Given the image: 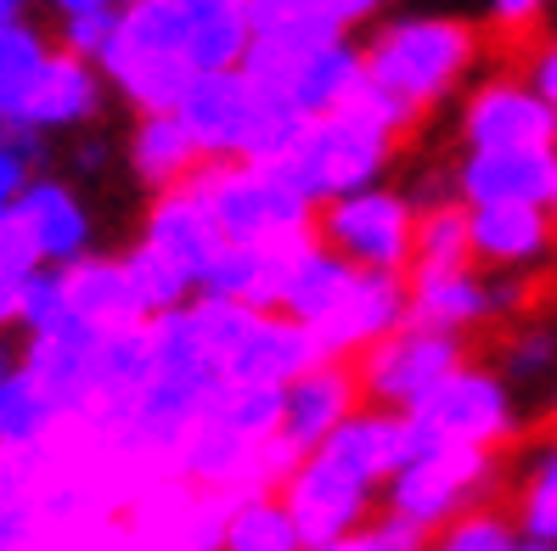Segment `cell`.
<instances>
[{
  "label": "cell",
  "instance_id": "obj_1",
  "mask_svg": "<svg viewBox=\"0 0 557 551\" xmlns=\"http://www.w3.org/2000/svg\"><path fill=\"white\" fill-rule=\"evenodd\" d=\"M186 40H191V0H136V7H119V28L102 62H96V74L141 118H175L191 79H198L186 62Z\"/></svg>",
  "mask_w": 557,
  "mask_h": 551
},
{
  "label": "cell",
  "instance_id": "obj_2",
  "mask_svg": "<svg viewBox=\"0 0 557 551\" xmlns=\"http://www.w3.org/2000/svg\"><path fill=\"white\" fill-rule=\"evenodd\" d=\"M473 51L479 35L462 17H400L383 23L360 46V68H367V85L377 96H388L406 118H417L473 68Z\"/></svg>",
  "mask_w": 557,
  "mask_h": 551
},
{
  "label": "cell",
  "instance_id": "obj_3",
  "mask_svg": "<svg viewBox=\"0 0 557 551\" xmlns=\"http://www.w3.org/2000/svg\"><path fill=\"white\" fill-rule=\"evenodd\" d=\"M395 141H400L395 129L367 118V113H333V118L305 124L299 141H293L265 175L282 180L299 203L326 209V203L355 198V191H372L377 175L388 170Z\"/></svg>",
  "mask_w": 557,
  "mask_h": 551
},
{
  "label": "cell",
  "instance_id": "obj_4",
  "mask_svg": "<svg viewBox=\"0 0 557 551\" xmlns=\"http://www.w3.org/2000/svg\"><path fill=\"white\" fill-rule=\"evenodd\" d=\"M360 17H372L367 0H248L253 40L237 74L248 79L259 102L287 108V90L299 79V68L315 51L349 40V28Z\"/></svg>",
  "mask_w": 557,
  "mask_h": 551
},
{
  "label": "cell",
  "instance_id": "obj_5",
  "mask_svg": "<svg viewBox=\"0 0 557 551\" xmlns=\"http://www.w3.org/2000/svg\"><path fill=\"white\" fill-rule=\"evenodd\" d=\"M490 478H496V456L445 444L429 423L406 416V462L383 484V512H400V517H411V524H422L434 535V529L450 524V517L479 506Z\"/></svg>",
  "mask_w": 557,
  "mask_h": 551
},
{
  "label": "cell",
  "instance_id": "obj_6",
  "mask_svg": "<svg viewBox=\"0 0 557 551\" xmlns=\"http://www.w3.org/2000/svg\"><path fill=\"white\" fill-rule=\"evenodd\" d=\"M214 220L225 242L243 248H276V242H305L315 237V209L299 203L282 180H271L253 164H203L186 180Z\"/></svg>",
  "mask_w": 557,
  "mask_h": 551
},
{
  "label": "cell",
  "instance_id": "obj_7",
  "mask_svg": "<svg viewBox=\"0 0 557 551\" xmlns=\"http://www.w3.org/2000/svg\"><path fill=\"white\" fill-rule=\"evenodd\" d=\"M411 231H417V209H411V198H400L388 186L355 191V198L326 203L315 214V242L326 253H338L344 265L372 271V276L411 271Z\"/></svg>",
  "mask_w": 557,
  "mask_h": 551
},
{
  "label": "cell",
  "instance_id": "obj_8",
  "mask_svg": "<svg viewBox=\"0 0 557 551\" xmlns=\"http://www.w3.org/2000/svg\"><path fill=\"white\" fill-rule=\"evenodd\" d=\"M462 366H468V343L462 338L400 327V333H388L383 343H372L367 354H360L355 377H360V400L367 405L411 416L445 377H456Z\"/></svg>",
  "mask_w": 557,
  "mask_h": 551
},
{
  "label": "cell",
  "instance_id": "obj_9",
  "mask_svg": "<svg viewBox=\"0 0 557 551\" xmlns=\"http://www.w3.org/2000/svg\"><path fill=\"white\" fill-rule=\"evenodd\" d=\"M411 416L429 423L445 444L484 450V456H496V444H507L518 434V411H512V395H507V377L484 372L473 361L456 377H445Z\"/></svg>",
  "mask_w": 557,
  "mask_h": 551
},
{
  "label": "cell",
  "instance_id": "obj_10",
  "mask_svg": "<svg viewBox=\"0 0 557 551\" xmlns=\"http://www.w3.org/2000/svg\"><path fill=\"white\" fill-rule=\"evenodd\" d=\"M468 152H557V113L523 79H490L462 113Z\"/></svg>",
  "mask_w": 557,
  "mask_h": 551
},
{
  "label": "cell",
  "instance_id": "obj_11",
  "mask_svg": "<svg viewBox=\"0 0 557 551\" xmlns=\"http://www.w3.org/2000/svg\"><path fill=\"white\" fill-rule=\"evenodd\" d=\"M276 496H282V506L293 517V529H299L305 551H321V546L355 535L360 517H367V506H372V490H360L355 478H344L338 467H326L321 456H310Z\"/></svg>",
  "mask_w": 557,
  "mask_h": 551
},
{
  "label": "cell",
  "instance_id": "obj_12",
  "mask_svg": "<svg viewBox=\"0 0 557 551\" xmlns=\"http://www.w3.org/2000/svg\"><path fill=\"white\" fill-rule=\"evenodd\" d=\"M557 152H468L456 170L462 209H552Z\"/></svg>",
  "mask_w": 557,
  "mask_h": 551
},
{
  "label": "cell",
  "instance_id": "obj_13",
  "mask_svg": "<svg viewBox=\"0 0 557 551\" xmlns=\"http://www.w3.org/2000/svg\"><path fill=\"white\" fill-rule=\"evenodd\" d=\"M400 327H406V276L355 271L344 304L315 327V343L326 361H349V354H367L372 343H383Z\"/></svg>",
  "mask_w": 557,
  "mask_h": 551
},
{
  "label": "cell",
  "instance_id": "obj_14",
  "mask_svg": "<svg viewBox=\"0 0 557 551\" xmlns=\"http://www.w3.org/2000/svg\"><path fill=\"white\" fill-rule=\"evenodd\" d=\"M360 405H367V400H360L355 366H349V361H326V366L305 372L299 383L287 388V411H282V434H276V439H282L299 462H310L315 450H321V439L333 434L338 423H349Z\"/></svg>",
  "mask_w": 557,
  "mask_h": 551
},
{
  "label": "cell",
  "instance_id": "obj_15",
  "mask_svg": "<svg viewBox=\"0 0 557 551\" xmlns=\"http://www.w3.org/2000/svg\"><path fill=\"white\" fill-rule=\"evenodd\" d=\"M518 304V293L502 281H484L479 271H450V276H406V327L422 333H450L462 338L468 327L490 321L496 310Z\"/></svg>",
  "mask_w": 557,
  "mask_h": 551
},
{
  "label": "cell",
  "instance_id": "obj_16",
  "mask_svg": "<svg viewBox=\"0 0 557 551\" xmlns=\"http://www.w3.org/2000/svg\"><path fill=\"white\" fill-rule=\"evenodd\" d=\"M315 456L326 467H338L344 478H355L360 490H377V484H388L400 473V462H406V416L360 405L349 423H338L333 434L321 439Z\"/></svg>",
  "mask_w": 557,
  "mask_h": 551
},
{
  "label": "cell",
  "instance_id": "obj_17",
  "mask_svg": "<svg viewBox=\"0 0 557 551\" xmlns=\"http://www.w3.org/2000/svg\"><path fill=\"white\" fill-rule=\"evenodd\" d=\"M326 366V354L310 327L287 315H259L243 349L225 361V383H248V388H293L305 372Z\"/></svg>",
  "mask_w": 557,
  "mask_h": 551
},
{
  "label": "cell",
  "instance_id": "obj_18",
  "mask_svg": "<svg viewBox=\"0 0 557 551\" xmlns=\"http://www.w3.org/2000/svg\"><path fill=\"white\" fill-rule=\"evenodd\" d=\"M12 220L28 237L40 265L69 271V265H79V259H90V214L79 209V198L62 180H28Z\"/></svg>",
  "mask_w": 557,
  "mask_h": 551
},
{
  "label": "cell",
  "instance_id": "obj_19",
  "mask_svg": "<svg viewBox=\"0 0 557 551\" xmlns=\"http://www.w3.org/2000/svg\"><path fill=\"white\" fill-rule=\"evenodd\" d=\"M152 253H163L170 265L191 281V293H198V281H203V271L214 265V253L225 248V237L214 231V220H209V209L191 198V186H181V191H163V198L152 203V214H147V237H141Z\"/></svg>",
  "mask_w": 557,
  "mask_h": 551
},
{
  "label": "cell",
  "instance_id": "obj_20",
  "mask_svg": "<svg viewBox=\"0 0 557 551\" xmlns=\"http://www.w3.org/2000/svg\"><path fill=\"white\" fill-rule=\"evenodd\" d=\"M102 108V74L90 62L69 57V51H51L46 68L28 90V108H23V136H46V129H74L85 118H96Z\"/></svg>",
  "mask_w": 557,
  "mask_h": 551
},
{
  "label": "cell",
  "instance_id": "obj_21",
  "mask_svg": "<svg viewBox=\"0 0 557 551\" xmlns=\"http://www.w3.org/2000/svg\"><path fill=\"white\" fill-rule=\"evenodd\" d=\"M62 287H69V310L85 321V327L96 333H136L147 327V310L136 299V287H129V271H124V259H102V253H90L79 259V265L62 271Z\"/></svg>",
  "mask_w": 557,
  "mask_h": 551
},
{
  "label": "cell",
  "instance_id": "obj_22",
  "mask_svg": "<svg viewBox=\"0 0 557 551\" xmlns=\"http://www.w3.org/2000/svg\"><path fill=\"white\" fill-rule=\"evenodd\" d=\"M473 265L523 271L552 248V209H468Z\"/></svg>",
  "mask_w": 557,
  "mask_h": 551
},
{
  "label": "cell",
  "instance_id": "obj_23",
  "mask_svg": "<svg viewBox=\"0 0 557 551\" xmlns=\"http://www.w3.org/2000/svg\"><path fill=\"white\" fill-rule=\"evenodd\" d=\"M253 40L248 23V0H191V40H186V62L191 74H237Z\"/></svg>",
  "mask_w": 557,
  "mask_h": 551
},
{
  "label": "cell",
  "instance_id": "obj_24",
  "mask_svg": "<svg viewBox=\"0 0 557 551\" xmlns=\"http://www.w3.org/2000/svg\"><path fill=\"white\" fill-rule=\"evenodd\" d=\"M360 79H367V68H360V46L338 40V46L315 51L299 68V79H293V90H287V108L299 113L305 124L333 118V113L349 108V96L360 90Z\"/></svg>",
  "mask_w": 557,
  "mask_h": 551
},
{
  "label": "cell",
  "instance_id": "obj_25",
  "mask_svg": "<svg viewBox=\"0 0 557 551\" xmlns=\"http://www.w3.org/2000/svg\"><path fill=\"white\" fill-rule=\"evenodd\" d=\"M129 170H136L141 186H152L163 198V191H181L198 175L203 158L175 118H136V129H129Z\"/></svg>",
  "mask_w": 557,
  "mask_h": 551
},
{
  "label": "cell",
  "instance_id": "obj_26",
  "mask_svg": "<svg viewBox=\"0 0 557 551\" xmlns=\"http://www.w3.org/2000/svg\"><path fill=\"white\" fill-rule=\"evenodd\" d=\"M349 281H355V265H344L338 253H326L321 242H310L305 259L293 265V281H287V293H282V315L315 333L321 321L344 304Z\"/></svg>",
  "mask_w": 557,
  "mask_h": 551
},
{
  "label": "cell",
  "instance_id": "obj_27",
  "mask_svg": "<svg viewBox=\"0 0 557 551\" xmlns=\"http://www.w3.org/2000/svg\"><path fill=\"white\" fill-rule=\"evenodd\" d=\"M450 271H473V248H468V209L462 203H434L417 209V231H411V271L406 276H450Z\"/></svg>",
  "mask_w": 557,
  "mask_h": 551
},
{
  "label": "cell",
  "instance_id": "obj_28",
  "mask_svg": "<svg viewBox=\"0 0 557 551\" xmlns=\"http://www.w3.org/2000/svg\"><path fill=\"white\" fill-rule=\"evenodd\" d=\"M220 551H305V540L293 529L282 496H248V501H232Z\"/></svg>",
  "mask_w": 557,
  "mask_h": 551
},
{
  "label": "cell",
  "instance_id": "obj_29",
  "mask_svg": "<svg viewBox=\"0 0 557 551\" xmlns=\"http://www.w3.org/2000/svg\"><path fill=\"white\" fill-rule=\"evenodd\" d=\"M282 411H287V388H248V383H225L209 405L214 423L248 444H271L282 434Z\"/></svg>",
  "mask_w": 557,
  "mask_h": 551
},
{
  "label": "cell",
  "instance_id": "obj_30",
  "mask_svg": "<svg viewBox=\"0 0 557 551\" xmlns=\"http://www.w3.org/2000/svg\"><path fill=\"white\" fill-rule=\"evenodd\" d=\"M124 271H129V287H136V299H141V310H147V321H158V315H175V310H186L191 299V281L170 265L163 253H152L147 242H136L124 253Z\"/></svg>",
  "mask_w": 557,
  "mask_h": 551
},
{
  "label": "cell",
  "instance_id": "obj_31",
  "mask_svg": "<svg viewBox=\"0 0 557 551\" xmlns=\"http://www.w3.org/2000/svg\"><path fill=\"white\" fill-rule=\"evenodd\" d=\"M57 28H62V51L79 62H102L113 28H119V7L108 0H62L57 7Z\"/></svg>",
  "mask_w": 557,
  "mask_h": 551
},
{
  "label": "cell",
  "instance_id": "obj_32",
  "mask_svg": "<svg viewBox=\"0 0 557 551\" xmlns=\"http://www.w3.org/2000/svg\"><path fill=\"white\" fill-rule=\"evenodd\" d=\"M74 321L69 310V287H62V271L40 265L35 276L23 281V293H17V327H28V338H51L62 333Z\"/></svg>",
  "mask_w": 557,
  "mask_h": 551
},
{
  "label": "cell",
  "instance_id": "obj_33",
  "mask_svg": "<svg viewBox=\"0 0 557 551\" xmlns=\"http://www.w3.org/2000/svg\"><path fill=\"white\" fill-rule=\"evenodd\" d=\"M429 551H518V529L507 524L502 512L473 506L462 517H450L445 529H434V546Z\"/></svg>",
  "mask_w": 557,
  "mask_h": 551
},
{
  "label": "cell",
  "instance_id": "obj_34",
  "mask_svg": "<svg viewBox=\"0 0 557 551\" xmlns=\"http://www.w3.org/2000/svg\"><path fill=\"white\" fill-rule=\"evenodd\" d=\"M518 517H523V540H546V546H557V444L535 462L530 484H523Z\"/></svg>",
  "mask_w": 557,
  "mask_h": 551
},
{
  "label": "cell",
  "instance_id": "obj_35",
  "mask_svg": "<svg viewBox=\"0 0 557 551\" xmlns=\"http://www.w3.org/2000/svg\"><path fill=\"white\" fill-rule=\"evenodd\" d=\"M40 271L35 248H28V237L17 231V220L7 214L0 220V287H12V293H23V281Z\"/></svg>",
  "mask_w": 557,
  "mask_h": 551
},
{
  "label": "cell",
  "instance_id": "obj_36",
  "mask_svg": "<svg viewBox=\"0 0 557 551\" xmlns=\"http://www.w3.org/2000/svg\"><path fill=\"white\" fill-rule=\"evenodd\" d=\"M367 540L377 551H429L434 546V535L422 529V524H411V517H400V512H377L372 524H367Z\"/></svg>",
  "mask_w": 557,
  "mask_h": 551
},
{
  "label": "cell",
  "instance_id": "obj_37",
  "mask_svg": "<svg viewBox=\"0 0 557 551\" xmlns=\"http://www.w3.org/2000/svg\"><path fill=\"white\" fill-rule=\"evenodd\" d=\"M557 361V338L552 333H523L507 343V377H535Z\"/></svg>",
  "mask_w": 557,
  "mask_h": 551
},
{
  "label": "cell",
  "instance_id": "obj_38",
  "mask_svg": "<svg viewBox=\"0 0 557 551\" xmlns=\"http://www.w3.org/2000/svg\"><path fill=\"white\" fill-rule=\"evenodd\" d=\"M28 158H35L28 147L0 141V220H7V214L17 209V198L28 191V180H35V175H28Z\"/></svg>",
  "mask_w": 557,
  "mask_h": 551
},
{
  "label": "cell",
  "instance_id": "obj_39",
  "mask_svg": "<svg viewBox=\"0 0 557 551\" xmlns=\"http://www.w3.org/2000/svg\"><path fill=\"white\" fill-rule=\"evenodd\" d=\"M530 90H535L541 102L557 113V40H552V46L535 57V68H530Z\"/></svg>",
  "mask_w": 557,
  "mask_h": 551
},
{
  "label": "cell",
  "instance_id": "obj_40",
  "mask_svg": "<svg viewBox=\"0 0 557 551\" xmlns=\"http://www.w3.org/2000/svg\"><path fill=\"white\" fill-rule=\"evenodd\" d=\"M490 17H496L502 28H530V23L541 17V7H535V0H502V7L490 12Z\"/></svg>",
  "mask_w": 557,
  "mask_h": 551
},
{
  "label": "cell",
  "instance_id": "obj_41",
  "mask_svg": "<svg viewBox=\"0 0 557 551\" xmlns=\"http://www.w3.org/2000/svg\"><path fill=\"white\" fill-rule=\"evenodd\" d=\"M321 551H377V546L367 540V524H360L355 535H344V540H333V546H321Z\"/></svg>",
  "mask_w": 557,
  "mask_h": 551
},
{
  "label": "cell",
  "instance_id": "obj_42",
  "mask_svg": "<svg viewBox=\"0 0 557 551\" xmlns=\"http://www.w3.org/2000/svg\"><path fill=\"white\" fill-rule=\"evenodd\" d=\"M102 164H108V147H102V141H85V147H79V170L90 175V170H102Z\"/></svg>",
  "mask_w": 557,
  "mask_h": 551
},
{
  "label": "cell",
  "instance_id": "obj_43",
  "mask_svg": "<svg viewBox=\"0 0 557 551\" xmlns=\"http://www.w3.org/2000/svg\"><path fill=\"white\" fill-rule=\"evenodd\" d=\"M17 23H23V7H17V0H0V40H7Z\"/></svg>",
  "mask_w": 557,
  "mask_h": 551
},
{
  "label": "cell",
  "instance_id": "obj_44",
  "mask_svg": "<svg viewBox=\"0 0 557 551\" xmlns=\"http://www.w3.org/2000/svg\"><path fill=\"white\" fill-rule=\"evenodd\" d=\"M518 551H557V546H546V540H523V535H518Z\"/></svg>",
  "mask_w": 557,
  "mask_h": 551
},
{
  "label": "cell",
  "instance_id": "obj_45",
  "mask_svg": "<svg viewBox=\"0 0 557 551\" xmlns=\"http://www.w3.org/2000/svg\"><path fill=\"white\" fill-rule=\"evenodd\" d=\"M552 214H557V191H552Z\"/></svg>",
  "mask_w": 557,
  "mask_h": 551
}]
</instances>
